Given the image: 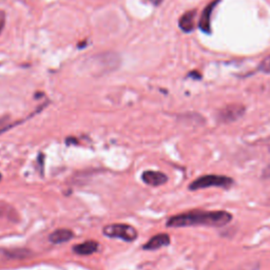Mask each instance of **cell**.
I'll return each instance as SVG.
<instances>
[{
  "label": "cell",
  "instance_id": "obj_1",
  "mask_svg": "<svg viewBox=\"0 0 270 270\" xmlns=\"http://www.w3.org/2000/svg\"><path fill=\"white\" fill-rule=\"evenodd\" d=\"M232 221L231 213L227 211H205L192 210L172 216L167 222L168 227H193V226H207V227H223Z\"/></svg>",
  "mask_w": 270,
  "mask_h": 270
},
{
  "label": "cell",
  "instance_id": "obj_2",
  "mask_svg": "<svg viewBox=\"0 0 270 270\" xmlns=\"http://www.w3.org/2000/svg\"><path fill=\"white\" fill-rule=\"evenodd\" d=\"M89 59V69L91 72H96L97 74L113 72L121 65L119 55L113 52L94 55Z\"/></svg>",
  "mask_w": 270,
  "mask_h": 270
},
{
  "label": "cell",
  "instance_id": "obj_3",
  "mask_svg": "<svg viewBox=\"0 0 270 270\" xmlns=\"http://www.w3.org/2000/svg\"><path fill=\"white\" fill-rule=\"evenodd\" d=\"M234 184V180L228 177H224V175H216V174H209L200 177L198 180L190 184L189 189L192 191H197L199 189H206V188L210 187H219L224 188V189H228Z\"/></svg>",
  "mask_w": 270,
  "mask_h": 270
},
{
  "label": "cell",
  "instance_id": "obj_4",
  "mask_svg": "<svg viewBox=\"0 0 270 270\" xmlns=\"http://www.w3.org/2000/svg\"><path fill=\"white\" fill-rule=\"evenodd\" d=\"M104 234L109 237L122 238L126 242H133L137 237V231L130 225L112 224L104 228Z\"/></svg>",
  "mask_w": 270,
  "mask_h": 270
},
{
  "label": "cell",
  "instance_id": "obj_5",
  "mask_svg": "<svg viewBox=\"0 0 270 270\" xmlns=\"http://www.w3.org/2000/svg\"><path fill=\"white\" fill-rule=\"evenodd\" d=\"M245 107L243 105L232 104L225 107L218 112V118L223 123H231L235 122L238 118H241L245 113Z\"/></svg>",
  "mask_w": 270,
  "mask_h": 270
},
{
  "label": "cell",
  "instance_id": "obj_6",
  "mask_svg": "<svg viewBox=\"0 0 270 270\" xmlns=\"http://www.w3.org/2000/svg\"><path fill=\"white\" fill-rule=\"evenodd\" d=\"M221 0H213L207 7L204 9L202 15L199 18L198 27L200 31H203L205 34H210L211 33V15L212 12L215 11V8Z\"/></svg>",
  "mask_w": 270,
  "mask_h": 270
},
{
  "label": "cell",
  "instance_id": "obj_7",
  "mask_svg": "<svg viewBox=\"0 0 270 270\" xmlns=\"http://www.w3.org/2000/svg\"><path fill=\"white\" fill-rule=\"evenodd\" d=\"M142 180L149 186L158 187L167 183L168 177L160 171H145L142 175Z\"/></svg>",
  "mask_w": 270,
  "mask_h": 270
},
{
  "label": "cell",
  "instance_id": "obj_8",
  "mask_svg": "<svg viewBox=\"0 0 270 270\" xmlns=\"http://www.w3.org/2000/svg\"><path fill=\"white\" fill-rule=\"evenodd\" d=\"M196 17H197V10L188 11L180 18L179 26L181 31L185 33H190L196 29Z\"/></svg>",
  "mask_w": 270,
  "mask_h": 270
},
{
  "label": "cell",
  "instance_id": "obj_9",
  "mask_svg": "<svg viewBox=\"0 0 270 270\" xmlns=\"http://www.w3.org/2000/svg\"><path fill=\"white\" fill-rule=\"evenodd\" d=\"M169 244H170V237H169V235L166 234H161L153 236L151 240H150L145 245V246H144V249L145 250H156L162 247L168 246Z\"/></svg>",
  "mask_w": 270,
  "mask_h": 270
},
{
  "label": "cell",
  "instance_id": "obj_10",
  "mask_svg": "<svg viewBox=\"0 0 270 270\" xmlns=\"http://www.w3.org/2000/svg\"><path fill=\"white\" fill-rule=\"evenodd\" d=\"M74 252L80 255H89L98 250V243L95 241H87L85 243H81L78 245H75L73 247Z\"/></svg>",
  "mask_w": 270,
  "mask_h": 270
},
{
  "label": "cell",
  "instance_id": "obj_11",
  "mask_svg": "<svg viewBox=\"0 0 270 270\" xmlns=\"http://www.w3.org/2000/svg\"><path fill=\"white\" fill-rule=\"evenodd\" d=\"M74 236V234L69 229H58L55 230L53 234L50 235V241L54 244H61V243H66L71 240V238Z\"/></svg>",
  "mask_w": 270,
  "mask_h": 270
},
{
  "label": "cell",
  "instance_id": "obj_12",
  "mask_svg": "<svg viewBox=\"0 0 270 270\" xmlns=\"http://www.w3.org/2000/svg\"><path fill=\"white\" fill-rule=\"evenodd\" d=\"M12 126H13V124H12L9 117L5 116V117L0 118V134L3 133V132H5L7 130H9Z\"/></svg>",
  "mask_w": 270,
  "mask_h": 270
},
{
  "label": "cell",
  "instance_id": "obj_13",
  "mask_svg": "<svg viewBox=\"0 0 270 270\" xmlns=\"http://www.w3.org/2000/svg\"><path fill=\"white\" fill-rule=\"evenodd\" d=\"M259 70L263 73L270 74V55H268L267 57L261 62V65L259 66Z\"/></svg>",
  "mask_w": 270,
  "mask_h": 270
},
{
  "label": "cell",
  "instance_id": "obj_14",
  "mask_svg": "<svg viewBox=\"0 0 270 270\" xmlns=\"http://www.w3.org/2000/svg\"><path fill=\"white\" fill-rule=\"evenodd\" d=\"M4 24H5V14L3 11H0V34L2 32Z\"/></svg>",
  "mask_w": 270,
  "mask_h": 270
},
{
  "label": "cell",
  "instance_id": "obj_15",
  "mask_svg": "<svg viewBox=\"0 0 270 270\" xmlns=\"http://www.w3.org/2000/svg\"><path fill=\"white\" fill-rule=\"evenodd\" d=\"M149 1L151 2V3H153L154 5H159V4H161L162 2V0H149Z\"/></svg>",
  "mask_w": 270,
  "mask_h": 270
},
{
  "label": "cell",
  "instance_id": "obj_16",
  "mask_svg": "<svg viewBox=\"0 0 270 270\" xmlns=\"http://www.w3.org/2000/svg\"><path fill=\"white\" fill-rule=\"evenodd\" d=\"M1 178H2V177H1V174H0V180H1Z\"/></svg>",
  "mask_w": 270,
  "mask_h": 270
}]
</instances>
